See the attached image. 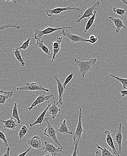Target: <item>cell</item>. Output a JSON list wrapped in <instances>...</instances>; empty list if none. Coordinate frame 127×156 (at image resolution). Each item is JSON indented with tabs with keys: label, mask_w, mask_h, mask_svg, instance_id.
Returning a JSON list of instances; mask_svg holds the SVG:
<instances>
[{
	"label": "cell",
	"mask_w": 127,
	"mask_h": 156,
	"mask_svg": "<svg viewBox=\"0 0 127 156\" xmlns=\"http://www.w3.org/2000/svg\"><path fill=\"white\" fill-rule=\"evenodd\" d=\"M48 111H49V114L52 116V119L55 120L59 112L61 111V109L59 108L58 107L56 103V101H54L53 103L51 104V106L48 109Z\"/></svg>",
	"instance_id": "obj_19"
},
{
	"label": "cell",
	"mask_w": 127,
	"mask_h": 156,
	"mask_svg": "<svg viewBox=\"0 0 127 156\" xmlns=\"http://www.w3.org/2000/svg\"><path fill=\"white\" fill-rule=\"evenodd\" d=\"M0 92L2 93H5V91H2V90H0Z\"/></svg>",
	"instance_id": "obj_44"
},
{
	"label": "cell",
	"mask_w": 127,
	"mask_h": 156,
	"mask_svg": "<svg viewBox=\"0 0 127 156\" xmlns=\"http://www.w3.org/2000/svg\"><path fill=\"white\" fill-rule=\"evenodd\" d=\"M120 92L122 97L127 96V90H120Z\"/></svg>",
	"instance_id": "obj_38"
},
{
	"label": "cell",
	"mask_w": 127,
	"mask_h": 156,
	"mask_svg": "<svg viewBox=\"0 0 127 156\" xmlns=\"http://www.w3.org/2000/svg\"><path fill=\"white\" fill-rule=\"evenodd\" d=\"M63 40V37H57L54 41L53 44V56L51 62H53L56 59V56L59 52L61 48V43Z\"/></svg>",
	"instance_id": "obj_14"
},
{
	"label": "cell",
	"mask_w": 127,
	"mask_h": 156,
	"mask_svg": "<svg viewBox=\"0 0 127 156\" xmlns=\"http://www.w3.org/2000/svg\"><path fill=\"white\" fill-rule=\"evenodd\" d=\"M121 2H122L124 3L127 6V2L126 1H121Z\"/></svg>",
	"instance_id": "obj_42"
},
{
	"label": "cell",
	"mask_w": 127,
	"mask_h": 156,
	"mask_svg": "<svg viewBox=\"0 0 127 156\" xmlns=\"http://www.w3.org/2000/svg\"><path fill=\"white\" fill-rule=\"evenodd\" d=\"M96 37L94 35H91L90 36L89 39H91L94 38Z\"/></svg>",
	"instance_id": "obj_41"
},
{
	"label": "cell",
	"mask_w": 127,
	"mask_h": 156,
	"mask_svg": "<svg viewBox=\"0 0 127 156\" xmlns=\"http://www.w3.org/2000/svg\"><path fill=\"white\" fill-rule=\"evenodd\" d=\"M118 128L117 130L114 131V139H115V142L117 144L118 149V153L121 154L122 149V140H123V136L122 135V124L119 123L118 125Z\"/></svg>",
	"instance_id": "obj_9"
},
{
	"label": "cell",
	"mask_w": 127,
	"mask_h": 156,
	"mask_svg": "<svg viewBox=\"0 0 127 156\" xmlns=\"http://www.w3.org/2000/svg\"><path fill=\"white\" fill-rule=\"evenodd\" d=\"M53 156L51 155L50 154H47L44 155V156Z\"/></svg>",
	"instance_id": "obj_43"
},
{
	"label": "cell",
	"mask_w": 127,
	"mask_h": 156,
	"mask_svg": "<svg viewBox=\"0 0 127 156\" xmlns=\"http://www.w3.org/2000/svg\"><path fill=\"white\" fill-rule=\"evenodd\" d=\"M96 61V58H94L86 61H80L77 59H74V62L79 69V73L81 74L82 78H84L85 75L92 71L93 66L95 64Z\"/></svg>",
	"instance_id": "obj_1"
},
{
	"label": "cell",
	"mask_w": 127,
	"mask_h": 156,
	"mask_svg": "<svg viewBox=\"0 0 127 156\" xmlns=\"http://www.w3.org/2000/svg\"><path fill=\"white\" fill-rule=\"evenodd\" d=\"M100 8V2H96L93 5L90 7H89L87 10H85V12L83 13L82 15H79V16H78L77 17V20L76 21V22L80 23L81 21L84 19H89L90 18L93 16L94 11H97Z\"/></svg>",
	"instance_id": "obj_5"
},
{
	"label": "cell",
	"mask_w": 127,
	"mask_h": 156,
	"mask_svg": "<svg viewBox=\"0 0 127 156\" xmlns=\"http://www.w3.org/2000/svg\"><path fill=\"white\" fill-rule=\"evenodd\" d=\"M80 10L79 8H76V7H64V8H56L52 9H47L44 10V12L46 13V15L48 17H52L53 15H58L60 14L64 11H67V10Z\"/></svg>",
	"instance_id": "obj_11"
},
{
	"label": "cell",
	"mask_w": 127,
	"mask_h": 156,
	"mask_svg": "<svg viewBox=\"0 0 127 156\" xmlns=\"http://www.w3.org/2000/svg\"><path fill=\"white\" fill-rule=\"evenodd\" d=\"M96 14V11H94L93 16L90 18L89 19L88 22H87V24H86V27H85V31H84V33H86L87 31H89V30L90 29L91 27H92V25L94 23Z\"/></svg>",
	"instance_id": "obj_24"
},
{
	"label": "cell",
	"mask_w": 127,
	"mask_h": 156,
	"mask_svg": "<svg viewBox=\"0 0 127 156\" xmlns=\"http://www.w3.org/2000/svg\"><path fill=\"white\" fill-rule=\"evenodd\" d=\"M74 76V74L73 73H71L69 75H68V76H67L66 79H65V81H64L63 85L65 89H66V86H67V85L69 84V83H70V82H71V80H72Z\"/></svg>",
	"instance_id": "obj_33"
},
{
	"label": "cell",
	"mask_w": 127,
	"mask_h": 156,
	"mask_svg": "<svg viewBox=\"0 0 127 156\" xmlns=\"http://www.w3.org/2000/svg\"><path fill=\"white\" fill-rule=\"evenodd\" d=\"M36 46L39 47L43 52L47 55H50L51 54V51L48 49L47 46H45L44 44V41L42 40H37Z\"/></svg>",
	"instance_id": "obj_22"
},
{
	"label": "cell",
	"mask_w": 127,
	"mask_h": 156,
	"mask_svg": "<svg viewBox=\"0 0 127 156\" xmlns=\"http://www.w3.org/2000/svg\"><path fill=\"white\" fill-rule=\"evenodd\" d=\"M127 10V8H125L124 9H119L117 7H113V11L114 13L117 14L118 16H123L125 15L126 11Z\"/></svg>",
	"instance_id": "obj_30"
},
{
	"label": "cell",
	"mask_w": 127,
	"mask_h": 156,
	"mask_svg": "<svg viewBox=\"0 0 127 156\" xmlns=\"http://www.w3.org/2000/svg\"><path fill=\"white\" fill-rule=\"evenodd\" d=\"M98 37H95L94 38L88 40V42L91 43V44H94L98 41Z\"/></svg>",
	"instance_id": "obj_35"
},
{
	"label": "cell",
	"mask_w": 127,
	"mask_h": 156,
	"mask_svg": "<svg viewBox=\"0 0 127 156\" xmlns=\"http://www.w3.org/2000/svg\"><path fill=\"white\" fill-rule=\"evenodd\" d=\"M60 126L59 127L58 130L59 132L64 135H71L73 134V132L69 131L68 126L66 125V120L64 119L63 122H60Z\"/></svg>",
	"instance_id": "obj_20"
},
{
	"label": "cell",
	"mask_w": 127,
	"mask_h": 156,
	"mask_svg": "<svg viewBox=\"0 0 127 156\" xmlns=\"http://www.w3.org/2000/svg\"><path fill=\"white\" fill-rule=\"evenodd\" d=\"M99 152H98V151H96V154L95 156H99Z\"/></svg>",
	"instance_id": "obj_40"
},
{
	"label": "cell",
	"mask_w": 127,
	"mask_h": 156,
	"mask_svg": "<svg viewBox=\"0 0 127 156\" xmlns=\"http://www.w3.org/2000/svg\"><path fill=\"white\" fill-rule=\"evenodd\" d=\"M13 53H14V55H15L16 59L20 62V64L21 65L22 67H24L25 64H26V63L24 62V58L22 57L20 50H17V51H13Z\"/></svg>",
	"instance_id": "obj_25"
},
{
	"label": "cell",
	"mask_w": 127,
	"mask_h": 156,
	"mask_svg": "<svg viewBox=\"0 0 127 156\" xmlns=\"http://www.w3.org/2000/svg\"><path fill=\"white\" fill-rule=\"evenodd\" d=\"M82 108H79V119H78V122L77 126L75 131L74 132V135L73 138L74 142H77L79 143V144L81 143V137H82V133L85 130L82 127Z\"/></svg>",
	"instance_id": "obj_4"
},
{
	"label": "cell",
	"mask_w": 127,
	"mask_h": 156,
	"mask_svg": "<svg viewBox=\"0 0 127 156\" xmlns=\"http://www.w3.org/2000/svg\"><path fill=\"white\" fill-rule=\"evenodd\" d=\"M52 98L54 99L55 97L54 94H52L49 95H45V94H40L37 97L36 99L33 102V104H31L30 106L28 107L27 109L29 111L33 110V108L35 107L36 106L38 105H40V104L44 103L45 101H48L49 99Z\"/></svg>",
	"instance_id": "obj_7"
},
{
	"label": "cell",
	"mask_w": 127,
	"mask_h": 156,
	"mask_svg": "<svg viewBox=\"0 0 127 156\" xmlns=\"http://www.w3.org/2000/svg\"><path fill=\"white\" fill-rule=\"evenodd\" d=\"M1 122L4 123V128L6 129H13L15 130L18 126L17 124V121L14 120L13 118L6 120H1Z\"/></svg>",
	"instance_id": "obj_17"
},
{
	"label": "cell",
	"mask_w": 127,
	"mask_h": 156,
	"mask_svg": "<svg viewBox=\"0 0 127 156\" xmlns=\"http://www.w3.org/2000/svg\"><path fill=\"white\" fill-rule=\"evenodd\" d=\"M27 131H28V129L25 126V125H24L20 129L19 131V139L21 140L27 134Z\"/></svg>",
	"instance_id": "obj_28"
},
{
	"label": "cell",
	"mask_w": 127,
	"mask_h": 156,
	"mask_svg": "<svg viewBox=\"0 0 127 156\" xmlns=\"http://www.w3.org/2000/svg\"><path fill=\"white\" fill-rule=\"evenodd\" d=\"M3 2H14V3H16V1H13V0H12V1H4Z\"/></svg>",
	"instance_id": "obj_39"
},
{
	"label": "cell",
	"mask_w": 127,
	"mask_h": 156,
	"mask_svg": "<svg viewBox=\"0 0 127 156\" xmlns=\"http://www.w3.org/2000/svg\"><path fill=\"white\" fill-rule=\"evenodd\" d=\"M2 51H0V53H2Z\"/></svg>",
	"instance_id": "obj_45"
},
{
	"label": "cell",
	"mask_w": 127,
	"mask_h": 156,
	"mask_svg": "<svg viewBox=\"0 0 127 156\" xmlns=\"http://www.w3.org/2000/svg\"><path fill=\"white\" fill-rule=\"evenodd\" d=\"M104 133L106 135V140L107 144L112 150L115 156H120V154H119L118 151H117V150H116V147L114 146V143L113 138L112 137L111 132L109 130L107 129V130H105Z\"/></svg>",
	"instance_id": "obj_12"
},
{
	"label": "cell",
	"mask_w": 127,
	"mask_h": 156,
	"mask_svg": "<svg viewBox=\"0 0 127 156\" xmlns=\"http://www.w3.org/2000/svg\"><path fill=\"white\" fill-rule=\"evenodd\" d=\"M73 144L74 145V149L72 156H78V145L80 144L79 143L77 142H73Z\"/></svg>",
	"instance_id": "obj_34"
},
{
	"label": "cell",
	"mask_w": 127,
	"mask_h": 156,
	"mask_svg": "<svg viewBox=\"0 0 127 156\" xmlns=\"http://www.w3.org/2000/svg\"><path fill=\"white\" fill-rule=\"evenodd\" d=\"M61 34L64 36L67 37L70 40L72 41V43H76V42H88V40L81 37L79 36L70 33L68 31H65L64 29L62 30Z\"/></svg>",
	"instance_id": "obj_10"
},
{
	"label": "cell",
	"mask_w": 127,
	"mask_h": 156,
	"mask_svg": "<svg viewBox=\"0 0 127 156\" xmlns=\"http://www.w3.org/2000/svg\"><path fill=\"white\" fill-rule=\"evenodd\" d=\"M12 118L16 119L19 124H20L21 121L19 117L18 111V105L16 103L14 104L12 109Z\"/></svg>",
	"instance_id": "obj_23"
},
{
	"label": "cell",
	"mask_w": 127,
	"mask_h": 156,
	"mask_svg": "<svg viewBox=\"0 0 127 156\" xmlns=\"http://www.w3.org/2000/svg\"><path fill=\"white\" fill-rule=\"evenodd\" d=\"M51 105V104H50V102L48 101V105H47V107L42 112L41 114H40L39 117L37 119L35 122H34L33 123L29 124V126L30 127H33V126H35L37 125H42V124L43 122V121H44V119H45V114H46L47 110L49 109Z\"/></svg>",
	"instance_id": "obj_18"
},
{
	"label": "cell",
	"mask_w": 127,
	"mask_h": 156,
	"mask_svg": "<svg viewBox=\"0 0 127 156\" xmlns=\"http://www.w3.org/2000/svg\"><path fill=\"white\" fill-rule=\"evenodd\" d=\"M42 149L45 153H49L53 156H56L58 153L62 152V150L61 149L47 141L44 142V146L42 147Z\"/></svg>",
	"instance_id": "obj_8"
},
{
	"label": "cell",
	"mask_w": 127,
	"mask_h": 156,
	"mask_svg": "<svg viewBox=\"0 0 127 156\" xmlns=\"http://www.w3.org/2000/svg\"><path fill=\"white\" fill-rule=\"evenodd\" d=\"M10 28H15L16 29H18V30H19V29L21 28V27L20 26L11 25V24H6V25H3V26H0V33H1V32H2L5 29ZM0 37H2V36H1V35H0Z\"/></svg>",
	"instance_id": "obj_31"
},
{
	"label": "cell",
	"mask_w": 127,
	"mask_h": 156,
	"mask_svg": "<svg viewBox=\"0 0 127 156\" xmlns=\"http://www.w3.org/2000/svg\"><path fill=\"white\" fill-rule=\"evenodd\" d=\"M13 94V91H8L0 94V105H4L6 101L11 99Z\"/></svg>",
	"instance_id": "obj_21"
},
{
	"label": "cell",
	"mask_w": 127,
	"mask_h": 156,
	"mask_svg": "<svg viewBox=\"0 0 127 156\" xmlns=\"http://www.w3.org/2000/svg\"><path fill=\"white\" fill-rule=\"evenodd\" d=\"M31 41V38H29L26 41L24 42L23 44H22L21 46L16 48V49H13V51H17V50H20L21 49L22 50H26L29 47V44H30V41Z\"/></svg>",
	"instance_id": "obj_29"
},
{
	"label": "cell",
	"mask_w": 127,
	"mask_h": 156,
	"mask_svg": "<svg viewBox=\"0 0 127 156\" xmlns=\"http://www.w3.org/2000/svg\"><path fill=\"white\" fill-rule=\"evenodd\" d=\"M68 28H72L71 27H64V28H53L51 27H47L44 30L42 31H40L38 29H36L35 31L34 34V37L35 40H41V38L43 36L46 35L54 33L55 31H58L59 30H63V29H68Z\"/></svg>",
	"instance_id": "obj_6"
},
{
	"label": "cell",
	"mask_w": 127,
	"mask_h": 156,
	"mask_svg": "<svg viewBox=\"0 0 127 156\" xmlns=\"http://www.w3.org/2000/svg\"><path fill=\"white\" fill-rule=\"evenodd\" d=\"M16 90H24L33 92L35 91H37V92H38V91L41 90H43L47 92H50L49 90L45 88L41 85L35 83H26V85L24 87H17Z\"/></svg>",
	"instance_id": "obj_3"
},
{
	"label": "cell",
	"mask_w": 127,
	"mask_h": 156,
	"mask_svg": "<svg viewBox=\"0 0 127 156\" xmlns=\"http://www.w3.org/2000/svg\"><path fill=\"white\" fill-rule=\"evenodd\" d=\"M32 147H30L29 148L27 149L26 151L24 152V153H22V154H20L18 156H26V155L27 154V153L30 151V150H31Z\"/></svg>",
	"instance_id": "obj_37"
},
{
	"label": "cell",
	"mask_w": 127,
	"mask_h": 156,
	"mask_svg": "<svg viewBox=\"0 0 127 156\" xmlns=\"http://www.w3.org/2000/svg\"><path fill=\"white\" fill-rule=\"evenodd\" d=\"M96 147H97L98 149L101 150V154H100V153H99V155H100V156H114L109 150L107 149V148H105V147L102 148V147H100V146H99V145H98L97 144H96Z\"/></svg>",
	"instance_id": "obj_27"
},
{
	"label": "cell",
	"mask_w": 127,
	"mask_h": 156,
	"mask_svg": "<svg viewBox=\"0 0 127 156\" xmlns=\"http://www.w3.org/2000/svg\"><path fill=\"white\" fill-rule=\"evenodd\" d=\"M109 76L115 78L118 82L121 83L122 86H123V89L127 90V79L126 78H121V77H118V76H114L113 75L111 74H110Z\"/></svg>",
	"instance_id": "obj_26"
},
{
	"label": "cell",
	"mask_w": 127,
	"mask_h": 156,
	"mask_svg": "<svg viewBox=\"0 0 127 156\" xmlns=\"http://www.w3.org/2000/svg\"><path fill=\"white\" fill-rule=\"evenodd\" d=\"M0 139L3 141L5 146L6 147H8V145H9L8 143V140L6 138V135L4 132L1 131H0Z\"/></svg>",
	"instance_id": "obj_32"
},
{
	"label": "cell",
	"mask_w": 127,
	"mask_h": 156,
	"mask_svg": "<svg viewBox=\"0 0 127 156\" xmlns=\"http://www.w3.org/2000/svg\"><path fill=\"white\" fill-rule=\"evenodd\" d=\"M108 19L113 22L116 34H118L122 28H124V29L126 28L124 25L123 20L122 19L115 18H113L111 16H109Z\"/></svg>",
	"instance_id": "obj_16"
},
{
	"label": "cell",
	"mask_w": 127,
	"mask_h": 156,
	"mask_svg": "<svg viewBox=\"0 0 127 156\" xmlns=\"http://www.w3.org/2000/svg\"><path fill=\"white\" fill-rule=\"evenodd\" d=\"M54 78H55L56 81L57 86L58 92L59 101L58 102V104H60V105H63V101H62V98H63L64 93L66 91V89L64 88L63 84L61 83L60 79L59 78L58 76L55 75L54 76Z\"/></svg>",
	"instance_id": "obj_13"
},
{
	"label": "cell",
	"mask_w": 127,
	"mask_h": 156,
	"mask_svg": "<svg viewBox=\"0 0 127 156\" xmlns=\"http://www.w3.org/2000/svg\"><path fill=\"white\" fill-rule=\"evenodd\" d=\"M27 143L30 147L34 149H40L42 147L40 138L38 136H34L27 140Z\"/></svg>",
	"instance_id": "obj_15"
},
{
	"label": "cell",
	"mask_w": 127,
	"mask_h": 156,
	"mask_svg": "<svg viewBox=\"0 0 127 156\" xmlns=\"http://www.w3.org/2000/svg\"><path fill=\"white\" fill-rule=\"evenodd\" d=\"M44 122L46 123L47 127L44 129L43 135L48 137L51 138L54 142L55 145L57 147L63 150V147L59 142L57 138L56 131L53 126L49 122L48 118H45L44 120Z\"/></svg>",
	"instance_id": "obj_2"
},
{
	"label": "cell",
	"mask_w": 127,
	"mask_h": 156,
	"mask_svg": "<svg viewBox=\"0 0 127 156\" xmlns=\"http://www.w3.org/2000/svg\"><path fill=\"white\" fill-rule=\"evenodd\" d=\"M10 147H7L6 149V152L5 153L3 154L2 156H10L9 152H10Z\"/></svg>",
	"instance_id": "obj_36"
}]
</instances>
